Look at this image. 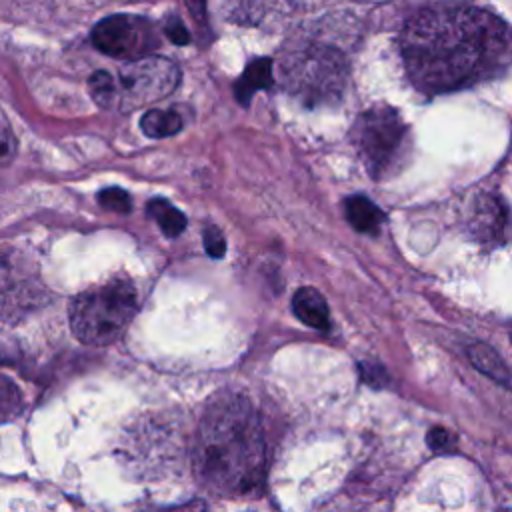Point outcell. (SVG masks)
<instances>
[{
	"mask_svg": "<svg viewBox=\"0 0 512 512\" xmlns=\"http://www.w3.org/2000/svg\"><path fill=\"white\" fill-rule=\"evenodd\" d=\"M400 50L412 84L444 94L500 74L512 56V32L488 10L438 4L406 22Z\"/></svg>",
	"mask_w": 512,
	"mask_h": 512,
	"instance_id": "6da1fadb",
	"label": "cell"
},
{
	"mask_svg": "<svg viewBox=\"0 0 512 512\" xmlns=\"http://www.w3.org/2000/svg\"><path fill=\"white\" fill-rule=\"evenodd\" d=\"M194 470L198 480L220 496H248L260 490L264 440L258 414L246 398L226 394L208 406L194 444Z\"/></svg>",
	"mask_w": 512,
	"mask_h": 512,
	"instance_id": "7a4b0ae2",
	"label": "cell"
},
{
	"mask_svg": "<svg viewBox=\"0 0 512 512\" xmlns=\"http://www.w3.org/2000/svg\"><path fill=\"white\" fill-rule=\"evenodd\" d=\"M138 310V294L128 278H114L98 288L84 290L70 304V328L88 346H106L118 340Z\"/></svg>",
	"mask_w": 512,
	"mask_h": 512,
	"instance_id": "3957f363",
	"label": "cell"
},
{
	"mask_svg": "<svg viewBox=\"0 0 512 512\" xmlns=\"http://www.w3.org/2000/svg\"><path fill=\"white\" fill-rule=\"evenodd\" d=\"M348 78L344 56L330 46L310 44L284 56L280 80L284 88L306 106L340 100Z\"/></svg>",
	"mask_w": 512,
	"mask_h": 512,
	"instance_id": "277c9868",
	"label": "cell"
},
{
	"mask_svg": "<svg viewBox=\"0 0 512 512\" xmlns=\"http://www.w3.org/2000/svg\"><path fill=\"white\" fill-rule=\"evenodd\" d=\"M358 154L372 178L392 176L408 156V126L384 104L362 112L352 130Z\"/></svg>",
	"mask_w": 512,
	"mask_h": 512,
	"instance_id": "5b68a950",
	"label": "cell"
},
{
	"mask_svg": "<svg viewBox=\"0 0 512 512\" xmlns=\"http://www.w3.org/2000/svg\"><path fill=\"white\" fill-rule=\"evenodd\" d=\"M180 82V68L164 56H140L124 64L114 76L112 108L134 110L152 104L170 92Z\"/></svg>",
	"mask_w": 512,
	"mask_h": 512,
	"instance_id": "8992f818",
	"label": "cell"
},
{
	"mask_svg": "<svg viewBox=\"0 0 512 512\" xmlns=\"http://www.w3.org/2000/svg\"><path fill=\"white\" fill-rule=\"evenodd\" d=\"M92 44L112 58H140L156 48V34L152 26L132 14H112L102 18L92 30Z\"/></svg>",
	"mask_w": 512,
	"mask_h": 512,
	"instance_id": "52a82bcc",
	"label": "cell"
},
{
	"mask_svg": "<svg viewBox=\"0 0 512 512\" xmlns=\"http://www.w3.org/2000/svg\"><path fill=\"white\" fill-rule=\"evenodd\" d=\"M508 224L506 206L498 196L482 194L476 198L470 214V230L482 242L500 240Z\"/></svg>",
	"mask_w": 512,
	"mask_h": 512,
	"instance_id": "ba28073f",
	"label": "cell"
},
{
	"mask_svg": "<svg viewBox=\"0 0 512 512\" xmlns=\"http://www.w3.org/2000/svg\"><path fill=\"white\" fill-rule=\"evenodd\" d=\"M292 310L294 314L312 328L326 330L330 326V312L324 296L310 286L300 288L292 298Z\"/></svg>",
	"mask_w": 512,
	"mask_h": 512,
	"instance_id": "9c48e42d",
	"label": "cell"
},
{
	"mask_svg": "<svg viewBox=\"0 0 512 512\" xmlns=\"http://www.w3.org/2000/svg\"><path fill=\"white\" fill-rule=\"evenodd\" d=\"M272 84H274L272 60L270 58H256L244 68L242 76L234 84V94H236L238 102L246 106L256 90H266Z\"/></svg>",
	"mask_w": 512,
	"mask_h": 512,
	"instance_id": "30bf717a",
	"label": "cell"
},
{
	"mask_svg": "<svg viewBox=\"0 0 512 512\" xmlns=\"http://www.w3.org/2000/svg\"><path fill=\"white\" fill-rule=\"evenodd\" d=\"M344 212H346V220L364 234H376L380 230L382 224V210L368 200L366 196H350L344 202Z\"/></svg>",
	"mask_w": 512,
	"mask_h": 512,
	"instance_id": "8fae6325",
	"label": "cell"
},
{
	"mask_svg": "<svg viewBox=\"0 0 512 512\" xmlns=\"http://www.w3.org/2000/svg\"><path fill=\"white\" fill-rule=\"evenodd\" d=\"M470 360L482 374H486L494 382L502 386H512V372L508 370L504 360L498 356V352L488 344H482V342L474 344L470 348Z\"/></svg>",
	"mask_w": 512,
	"mask_h": 512,
	"instance_id": "7c38bea8",
	"label": "cell"
},
{
	"mask_svg": "<svg viewBox=\"0 0 512 512\" xmlns=\"http://www.w3.org/2000/svg\"><path fill=\"white\" fill-rule=\"evenodd\" d=\"M148 214L158 222L160 230L168 236V238H176L184 232L186 228V216L172 206L168 200L164 198H154L148 202Z\"/></svg>",
	"mask_w": 512,
	"mask_h": 512,
	"instance_id": "4fadbf2b",
	"label": "cell"
},
{
	"mask_svg": "<svg viewBox=\"0 0 512 512\" xmlns=\"http://www.w3.org/2000/svg\"><path fill=\"white\" fill-rule=\"evenodd\" d=\"M142 132L150 138H168L182 128V116L176 110H148L140 120Z\"/></svg>",
	"mask_w": 512,
	"mask_h": 512,
	"instance_id": "5bb4252c",
	"label": "cell"
},
{
	"mask_svg": "<svg viewBox=\"0 0 512 512\" xmlns=\"http://www.w3.org/2000/svg\"><path fill=\"white\" fill-rule=\"evenodd\" d=\"M222 6L226 18L240 24H254L264 12V0H222Z\"/></svg>",
	"mask_w": 512,
	"mask_h": 512,
	"instance_id": "9a60e30c",
	"label": "cell"
},
{
	"mask_svg": "<svg viewBox=\"0 0 512 512\" xmlns=\"http://www.w3.org/2000/svg\"><path fill=\"white\" fill-rule=\"evenodd\" d=\"M88 90L94 102L102 108H112L114 100V76L108 70H98L88 80Z\"/></svg>",
	"mask_w": 512,
	"mask_h": 512,
	"instance_id": "2e32d148",
	"label": "cell"
},
{
	"mask_svg": "<svg viewBox=\"0 0 512 512\" xmlns=\"http://www.w3.org/2000/svg\"><path fill=\"white\" fill-rule=\"evenodd\" d=\"M98 200L104 208L114 212H130V206H132L128 192L122 188H106L100 192Z\"/></svg>",
	"mask_w": 512,
	"mask_h": 512,
	"instance_id": "e0dca14e",
	"label": "cell"
},
{
	"mask_svg": "<svg viewBox=\"0 0 512 512\" xmlns=\"http://www.w3.org/2000/svg\"><path fill=\"white\" fill-rule=\"evenodd\" d=\"M204 248L212 258H222L226 252V240L216 226L204 228Z\"/></svg>",
	"mask_w": 512,
	"mask_h": 512,
	"instance_id": "ac0fdd59",
	"label": "cell"
},
{
	"mask_svg": "<svg viewBox=\"0 0 512 512\" xmlns=\"http://www.w3.org/2000/svg\"><path fill=\"white\" fill-rule=\"evenodd\" d=\"M426 440L434 452H450L456 446V438L446 428H432Z\"/></svg>",
	"mask_w": 512,
	"mask_h": 512,
	"instance_id": "d6986e66",
	"label": "cell"
},
{
	"mask_svg": "<svg viewBox=\"0 0 512 512\" xmlns=\"http://www.w3.org/2000/svg\"><path fill=\"white\" fill-rule=\"evenodd\" d=\"M14 144L16 140L12 136L10 124L0 110V160H10L14 156Z\"/></svg>",
	"mask_w": 512,
	"mask_h": 512,
	"instance_id": "ffe728a7",
	"label": "cell"
},
{
	"mask_svg": "<svg viewBox=\"0 0 512 512\" xmlns=\"http://www.w3.org/2000/svg\"><path fill=\"white\" fill-rule=\"evenodd\" d=\"M164 34L170 38V42L184 46L190 42V32L186 30V26L178 20V18H170L164 26Z\"/></svg>",
	"mask_w": 512,
	"mask_h": 512,
	"instance_id": "44dd1931",
	"label": "cell"
},
{
	"mask_svg": "<svg viewBox=\"0 0 512 512\" xmlns=\"http://www.w3.org/2000/svg\"><path fill=\"white\" fill-rule=\"evenodd\" d=\"M186 4H188L190 14L198 22H204V18H206V0H186Z\"/></svg>",
	"mask_w": 512,
	"mask_h": 512,
	"instance_id": "7402d4cb",
	"label": "cell"
}]
</instances>
